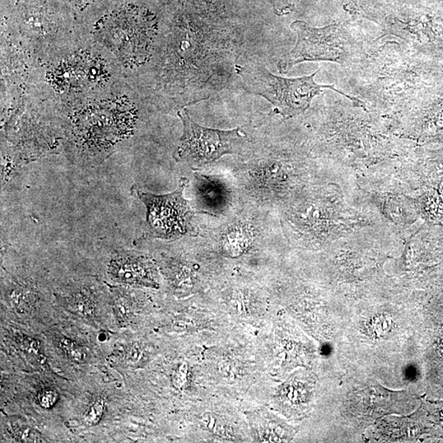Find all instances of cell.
Here are the masks:
<instances>
[{
  "instance_id": "6da1fadb",
  "label": "cell",
  "mask_w": 443,
  "mask_h": 443,
  "mask_svg": "<svg viewBox=\"0 0 443 443\" xmlns=\"http://www.w3.org/2000/svg\"><path fill=\"white\" fill-rule=\"evenodd\" d=\"M121 109L107 104L74 114L63 126L69 160L81 166H96L109 158L134 128V114Z\"/></svg>"
},
{
  "instance_id": "7a4b0ae2",
  "label": "cell",
  "mask_w": 443,
  "mask_h": 443,
  "mask_svg": "<svg viewBox=\"0 0 443 443\" xmlns=\"http://www.w3.org/2000/svg\"><path fill=\"white\" fill-rule=\"evenodd\" d=\"M2 13L30 48L50 54L79 28L77 12L65 0H2Z\"/></svg>"
},
{
  "instance_id": "3957f363",
  "label": "cell",
  "mask_w": 443,
  "mask_h": 443,
  "mask_svg": "<svg viewBox=\"0 0 443 443\" xmlns=\"http://www.w3.org/2000/svg\"><path fill=\"white\" fill-rule=\"evenodd\" d=\"M101 44L126 67L147 61L157 30L155 16L147 8L123 0L98 22Z\"/></svg>"
},
{
  "instance_id": "277c9868",
  "label": "cell",
  "mask_w": 443,
  "mask_h": 443,
  "mask_svg": "<svg viewBox=\"0 0 443 443\" xmlns=\"http://www.w3.org/2000/svg\"><path fill=\"white\" fill-rule=\"evenodd\" d=\"M235 68L243 81L246 90L254 95L264 97L284 119L304 113L310 108L314 98L321 94L324 89H329L348 98L356 106L365 107L361 100L347 96L333 86L317 84L315 77L320 70L310 76L284 78L274 75L261 64L236 65Z\"/></svg>"
},
{
  "instance_id": "5b68a950",
  "label": "cell",
  "mask_w": 443,
  "mask_h": 443,
  "mask_svg": "<svg viewBox=\"0 0 443 443\" xmlns=\"http://www.w3.org/2000/svg\"><path fill=\"white\" fill-rule=\"evenodd\" d=\"M177 115L183 123V132L172 156L177 162L186 163L193 169L233 155L246 138L240 128L223 130L204 128L194 122L186 110L179 111Z\"/></svg>"
},
{
  "instance_id": "8992f818",
  "label": "cell",
  "mask_w": 443,
  "mask_h": 443,
  "mask_svg": "<svg viewBox=\"0 0 443 443\" xmlns=\"http://www.w3.org/2000/svg\"><path fill=\"white\" fill-rule=\"evenodd\" d=\"M188 184V179H181L179 188L165 195L144 191L137 185L133 186L132 194L147 207V231L143 235L144 239L175 240L188 234L191 209L183 197Z\"/></svg>"
},
{
  "instance_id": "52a82bcc",
  "label": "cell",
  "mask_w": 443,
  "mask_h": 443,
  "mask_svg": "<svg viewBox=\"0 0 443 443\" xmlns=\"http://www.w3.org/2000/svg\"><path fill=\"white\" fill-rule=\"evenodd\" d=\"M291 27L297 35L295 47L278 63L280 71L287 73L304 62L330 61L347 64L350 46L347 36L339 27L330 25L315 28L305 22L295 21Z\"/></svg>"
},
{
  "instance_id": "ba28073f",
  "label": "cell",
  "mask_w": 443,
  "mask_h": 443,
  "mask_svg": "<svg viewBox=\"0 0 443 443\" xmlns=\"http://www.w3.org/2000/svg\"><path fill=\"white\" fill-rule=\"evenodd\" d=\"M315 380L307 372H298L281 386L278 403L290 417H302L309 412L315 396Z\"/></svg>"
},
{
  "instance_id": "9c48e42d",
  "label": "cell",
  "mask_w": 443,
  "mask_h": 443,
  "mask_svg": "<svg viewBox=\"0 0 443 443\" xmlns=\"http://www.w3.org/2000/svg\"><path fill=\"white\" fill-rule=\"evenodd\" d=\"M110 273L119 282L132 285H156V271L150 261L133 251L116 253L110 263Z\"/></svg>"
},
{
  "instance_id": "30bf717a",
  "label": "cell",
  "mask_w": 443,
  "mask_h": 443,
  "mask_svg": "<svg viewBox=\"0 0 443 443\" xmlns=\"http://www.w3.org/2000/svg\"><path fill=\"white\" fill-rule=\"evenodd\" d=\"M253 430L261 442H289L295 435V430L275 416L255 414L251 419Z\"/></svg>"
},
{
  "instance_id": "8fae6325",
  "label": "cell",
  "mask_w": 443,
  "mask_h": 443,
  "mask_svg": "<svg viewBox=\"0 0 443 443\" xmlns=\"http://www.w3.org/2000/svg\"><path fill=\"white\" fill-rule=\"evenodd\" d=\"M412 419L410 418H391L382 421L377 427V435L385 441H407L417 435Z\"/></svg>"
},
{
  "instance_id": "7c38bea8",
  "label": "cell",
  "mask_w": 443,
  "mask_h": 443,
  "mask_svg": "<svg viewBox=\"0 0 443 443\" xmlns=\"http://www.w3.org/2000/svg\"><path fill=\"white\" fill-rule=\"evenodd\" d=\"M6 298L14 310L18 313H24L36 301V293L33 288L26 284L13 283L8 287Z\"/></svg>"
},
{
  "instance_id": "4fadbf2b",
  "label": "cell",
  "mask_w": 443,
  "mask_h": 443,
  "mask_svg": "<svg viewBox=\"0 0 443 443\" xmlns=\"http://www.w3.org/2000/svg\"><path fill=\"white\" fill-rule=\"evenodd\" d=\"M69 304L77 313L86 317L96 314V296L90 289L81 288L68 298Z\"/></svg>"
},
{
  "instance_id": "5bb4252c",
  "label": "cell",
  "mask_w": 443,
  "mask_h": 443,
  "mask_svg": "<svg viewBox=\"0 0 443 443\" xmlns=\"http://www.w3.org/2000/svg\"><path fill=\"white\" fill-rule=\"evenodd\" d=\"M423 217L433 223H443V200L435 191L428 193L421 199Z\"/></svg>"
},
{
  "instance_id": "9a60e30c",
  "label": "cell",
  "mask_w": 443,
  "mask_h": 443,
  "mask_svg": "<svg viewBox=\"0 0 443 443\" xmlns=\"http://www.w3.org/2000/svg\"><path fill=\"white\" fill-rule=\"evenodd\" d=\"M59 343L60 347H62L65 354H67L69 360L78 363L85 362L87 354L77 344L74 343L71 340L64 338L60 340Z\"/></svg>"
},
{
  "instance_id": "2e32d148",
  "label": "cell",
  "mask_w": 443,
  "mask_h": 443,
  "mask_svg": "<svg viewBox=\"0 0 443 443\" xmlns=\"http://www.w3.org/2000/svg\"><path fill=\"white\" fill-rule=\"evenodd\" d=\"M114 311L121 323H128L132 316V305L129 298L123 293H119L114 300Z\"/></svg>"
},
{
  "instance_id": "e0dca14e",
  "label": "cell",
  "mask_w": 443,
  "mask_h": 443,
  "mask_svg": "<svg viewBox=\"0 0 443 443\" xmlns=\"http://www.w3.org/2000/svg\"><path fill=\"white\" fill-rule=\"evenodd\" d=\"M105 412L104 400H97L96 402L91 405L85 414V421L89 426H96L100 422Z\"/></svg>"
},
{
  "instance_id": "ac0fdd59",
  "label": "cell",
  "mask_w": 443,
  "mask_h": 443,
  "mask_svg": "<svg viewBox=\"0 0 443 443\" xmlns=\"http://www.w3.org/2000/svg\"><path fill=\"white\" fill-rule=\"evenodd\" d=\"M14 436L16 440L21 442H40L42 438L39 433L27 426H18L14 428Z\"/></svg>"
},
{
  "instance_id": "d6986e66",
  "label": "cell",
  "mask_w": 443,
  "mask_h": 443,
  "mask_svg": "<svg viewBox=\"0 0 443 443\" xmlns=\"http://www.w3.org/2000/svg\"><path fill=\"white\" fill-rule=\"evenodd\" d=\"M391 327V320L389 317L382 315L376 317L371 323V331L376 337H382L389 332Z\"/></svg>"
},
{
  "instance_id": "ffe728a7",
  "label": "cell",
  "mask_w": 443,
  "mask_h": 443,
  "mask_svg": "<svg viewBox=\"0 0 443 443\" xmlns=\"http://www.w3.org/2000/svg\"><path fill=\"white\" fill-rule=\"evenodd\" d=\"M58 398L57 393L50 389L41 391L38 396L39 403L46 409L52 408L57 403Z\"/></svg>"
},
{
  "instance_id": "44dd1931",
  "label": "cell",
  "mask_w": 443,
  "mask_h": 443,
  "mask_svg": "<svg viewBox=\"0 0 443 443\" xmlns=\"http://www.w3.org/2000/svg\"><path fill=\"white\" fill-rule=\"evenodd\" d=\"M142 356V350L137 346H133L128 349L127 352V360L130 363H137Z\"/></svg>"
},
{
  "instance_id": "7402d4cb",
  "label": "cell",
  "mask_w": 443,
  "mask_h": 443,
  "mask_svg": "<svg viewBox=\"0 0 443 443\" xmlns=\"http://www.w3.org/2000/svg\"><path fill=\"white\" fill-rule=\"evenodd\" d=\"M70 6H71L77 11V8L89 7V6H93L96 1L99 0H65ZM99 3H100L99 1Z\"/></svg>"
},
{
  "instance_id": "603a6c76",
  "label": "cell",
  "mask_w": 443,
  "mask_h": 443,
  "mask_svg": "<svg viewBox=\"0 0 443 443\" xmlns=\"http://www.w3.org/2000/svg\"><path fill=\"white\" fill-rule=\"evenodd\" d=\"M24 347L31 354H39L40 347L38 343L35 341V340H27V341H24Z\"/></svg>"
},
{
  "instance_id": "cb8c5ba5",
  "label": "cell",
  "mask_w": 443,
  "mask_h": 443,
  "mask_svg": "<svg viewBox=\"0 0 443 443\" xmlns=\"http://www.w3.org/2000/svg\"><path fill=\"white\" fill-rule=\"evenodd\" d=\"M186 368L181 367L179 372L177 373L175 377V384L177 386H181L185 382Z\"/></svg>"
}]
</instances>
